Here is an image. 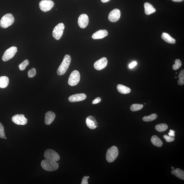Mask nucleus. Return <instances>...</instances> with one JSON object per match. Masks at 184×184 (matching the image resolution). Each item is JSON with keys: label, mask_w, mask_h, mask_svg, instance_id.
Masks as SVG:
<instances>
[{"label": "nucleus", "mask_w": 184, "mask_h": 184, "mask_svg": "<svg viewBox=\"0 0 184 184\" xmlns=\"http://www.w3.org/2000/svg\"><path fill=\"white\" fill-rule=\"evenodd\" d=\"M71 60V57L69 55H66L64 56L63 61L57 70L58 75H62L66 73L70 66Z\"/></svg>", "instance_id": "f257e3e1"}, {"label": "nucleus", "mask_w": 184, "mask_h": 184, "mask_svg": "<svg viewBox=\"0 0 184 184\" xmlns=\"http://www.w3.org/2000/svg\"><path fill=\"white\" fill-rule=\"evenodd\" d=\"M41 164L44 170L48 171L57 170L59 168L58 164L56 161L47 159L42 160Z\"/></svg>", "instance_id": "f03ea898"}, {"label": "nucleus", "mask_w": 184, "mask_h": 184, "mask_svg": "<svg viewBox=\"0 0 184 184\" xmlns=\"http://www.w3.org/2000/svg\"><path fill=\"white\" fill-rule=\"evenodd\" d=\"M14 18L13 14L11 13L6 14L3 16L0 20V25L2 28H6L13 24Z\"/></svg>", "instance_id": "7ed1b4c3"}, {"label": "nucleus", "mask_w": 184, "mask_h": 184, "mask_svg": "<svg viewBox=\"0 0 184 184\" xmlns=\"http://www.w3.org/2000/svg\"><path fill=\"white\" fill-rule=\"evenodd\" d=\"M119 154L118 148L115 146H112L110 148L106 153V159L109 163L114 162L117 158Z\"/></svg>", "instance_id": "20e7f679"}, {"label": "nucleus", "mask_w": 184, "mask_h": 184, "mask_svg": "<svg viewBox=\"0 0 184 184\" xmlns=\"http://www.w3.org/2000/svg\"><path fill=\"white\" fill-rule=\"evenodd\" d=\"M17 52V48L16 46L10 47L4 53L2 57V60L4 61H8L12 58Z\"/></svg>", "instance_id": "39448f33"}, {"label": "nucleus", "mask_w": 184, "mask_h": 184, "mask_svg": "<svg viewBox=\"0 0 184 184\" xmlns=\"http://www.w3.org/2000/svg\"><path fill=\"white\" fill-rule=\"evenodd\" d=\"M64 28L63 23H59L55 27L53 31V35L56 40H59L61 38L63 34Z\"/></svg>", "instance_id": "423d86ee"}, {"label": "nucleus", "mask_w": 184, "mask_h": 184, "mask_svg": "<svg viewBox=\"0 0 184 184\" xmlns=\"http://www.w3.org/2000/svg\"><path fill=\"white\" fill-rule=\"evenodd\" d=\"M80 75L79 71L77 70H74L71 73L68 79V84L71 86H73L78 84L79 82Z\"/></svg>", "instance_id": "0eeeda50"}, {"label": "nucleus", "mask_w": 184, "mask_h": 184, "mask_svg": "<svg viewBox=\"0 0 184 184\" xmlns=\"http://www.w3.org/2000/svg\"><path fill=\"white\" fill-rule=\"evenodd\" d=\"M44 156L46 159L57 162L60 160V156L54 150L48 149L45 151Z\"/></svg>", "instance_id": "6e6552de"}, {"label": "nucleus", "mask_w": 184, "mask_h": 184, "mask_svg": "<svg viewBox=\"0 0 184 184\" xmlns=\"http://www.w3.org/2000/svg\"><path fill=\"white\" fill-rule=\"evenodd\" d=\"M39 5L40 9L46 12L51 9L54 7V3L50 0H43L39 3Z\"/></svg>", "instance_id": "1a4fd4ad"}, {"label": "nucleus", "mask_w": 184, "mask_h": 184, "mask_svg": "<svg viewBox=\"0 0 184 184\" xmlns=\"http://www.w3.org/2000/svg\"><path fill=\"white\" fill-rule=\"evenodd\" d=\"M13 122L17 125H25L28 123L27 119L23 114H17L14 116L12 118Z\"/></svg>", "instance_id": "9d476101"}, {"label": "nucleus", "mask_w": 184, "mask_h": 184, "mask_svg": "<svg viewBox=\"0 0 184 184\" xmlns=\"http://www.w3.org/2000/svg\"><path fill=\"white\" fill-rule=\"evenodd\" d=\"M120 11L118 9H115L109 13L108 19L110 21L115 22L120 19Z\"/></svg>", "instance_id": "9b49d317"}, {"label": "nucleus", "mask_w": 184, "mask_h": 184, "mask_svg": "<svg viewBox=\"0 0 184 184\" xmlns=\"http://www.w3.org/2000/svg\"><path fill=\"white\" fill-rule=\"evenodd\" d=\"M108 63L107 59L106 57H102L94 63V67L96 70H101L106 67Z\"/></svg>", "instance_id": "f8f14e48"}, {"label": "nucleus", "mask_w": 184, "mask_h": 184, "mask_svg": "<svg viewBox=\"0 0 184 184\" xmlns=\"http://www.w3.org/2000/svg\"><path fill=\"white\" fill-rule=\"evenodd\" d=\"M89 23V18L87 14H83L79 18V25L82 28H85L87 26Z\"/></svg>", "instance_id": "ddd939ff"}, {"label": "nucleus", "mask_w": 184, "mask_h": 184, "mask_svg": "<svg viewBox=\"0 0 184 184\" xmlns=\"http://www.w3.org/2000/svg\"><path fill=\"white\" fill-rule=\"evenodd\" d=\"M86 122L87 127L91 129H96L98 127V123L96 118L93 116H88L86 119Z\"/></svg>", "instance_id": "4468645a"}, {"label": "nucleus", "mask_w": 184, "mask_h": 184, "mask_svg": "<svg viewBox=\"0 0 184 184\" xmlns=\"http://www.w3.org/2000/svg\"><path fill=\"white\" fill-rule=\"evenodd\" d=\"M86 97V95L84 94H76L69 97L68 100L71 102L81 101L85 100Z\"/></svg>", "instance_id": "2eb2a0df"}, {"label": "nucleus", "mask_w": 184, "mask_h": 184, "mask_svg": "<svg viewBox=\"0 0 184 184\" xmlns=\"http://www.w3.org/2000/svg\"><path fill=\"white\" fill-rule=\"evenodd\" d=\"M108 32L106 30H100L95 32L92 35V38L94 39H99L107 36Z\"/></svg>", "instance_id": "dca6fc26"}, {"label": "nucleus", "mask_w": 184, "mask_h": 184, "mask_svg": "<svg viewBox=\"0 0 184 184\" xmlns=\"http://www.w3.org/2000/svg\"><path fill=\"white\" fill-rule=\"evenodd\" d=\"M56 117V115L52 111L47 112L45 115V123L46 125H49L54 121Z\"/></svg>", "instance_id": "f3484780"}, {"label": "nucleus", "mask_w": 184, "mask_h": 184, "mask_svg": "<svg viewBox=\"0 0 184 184\" xmlns=\"http://www.w3.org/2000/svg\"><path fill=\"white\" fill-rule=\"evenodd\" d=\"M145 12L147 15H150L155 13L156 9L153 7V6L148 2H146L144 4Z\"/></svg>", "instance_id": "a211bd4d"}, {"label": "nucleus", "mask_w": 184, "mask_h": 184, "mask_svg": "<svg viewBox=\"0 0 184 184\" xmlns=\"http://www.w3.org/2000/svg\"><path fill=\"white\" fill-rule=\"evenodd\" d=\"M171 173L175 175L176 177L179 178L184 180V171L180 168H176L171 171Z\"/></svg>", "instance_id": "6ab92c4d"}, {"label": "nucleus", "mask_w": 184, "mask_h": 184, "mask_svg": "<svg viewBox=\"0 0 184 184\" xmlns=\"http://www.w3.org/2000/svg\"><path fill=\"white\" fill-rule=\"evenodd\" d=\"M162 39L165 42L171 44H175L176 42L175 39L172 38L168 34L163 32L162 36Z\"/></svg>", "instance_id": "aec40b11"}, {"label": "nucleus", "mask_w": 184, "mask_h": 184, "mask_svg": "<svg viewBox=\"0 0 184 184\" xmlns=\"http://www.w3.org/2000/svg\"><path fill=\"white\" fill-rule=\"evenodd\" d=\"M117 89L120 93L123 94H129L131 91L129 88L121 84H118L117 85Z\"/></svg>", "instance_id": "412c9836"}, {"label": "nucleus", "mask_w": 184, "mask_h": 184, "mask_svg": "<svg viewBox=\"0 0 184 184\" xmlns=\"http://www.w3.org/2000/svg\"><path fill=\"white\" fill-rule=\"evenodd\" d=\"M151 141L153 145L157 147H161L163 145V142L156 135L153 136L151 138Z\"/></svg>", "instance_id": "4be33fe9"}, {"label": "nucleus", "mask_w": 184, "mask_h": 184, "mask_svg": "<svg viewBox=\"0 0 184 184\" xmlns=\"http://www.w3.org/2000/svg\"><path fill=\"white\" fill-rule=\"evenodd\" d=\"M9 83V79L6 76L0 77V88H5L7 87Z\"/></svg>", "instance_id": "5701e85b"}, {"label": "nucleus", "mask_w": 184, "mask_h": 184, "mask_svg": "<svg viewBox=\"0 0 184 184\" xmlns=\"http://www.w3.org/2000/svg\"><path fill=\"white\" fill-rule=\"evenodd\" d=\"M168 128V126L165 123H160L157 124L155 127V129L157 131L161 132L165 131Z\"/></svg>", "instance_id": "b1692460"}, {"label": "nucleus", "mask_w": 184, "mask_h": 184, "mask_svg": "<svg viewBox=\"0 0 184 184\" xmlns=\"http://www.w3.org/2000/svg\"><path fill=\"white\" fill-rule=\"evenodd\" d=\"M144 105H142L134 104L130 106V109L132 112L137 111L143 108Z\"/></svg>", "instance_id": "393cba45"}, {"label": "nucleus", "mask_w": 184, "mask_h": 184, "mask_svg": "<svg viewBox=\"0 0 184 184\" xmlns=\"http://www.w3.org/2000/svg\"><path fill=\"white\" fill-rule=\"evenodd\" d=\"M158 117V116L156 114H153L149 116H145L142 118V120L144 121L150 122L155 120Z\"/></svg>", "instance_id": "a878e982"}, {"label": "nucleus", "mask_w": 184, "mask_h": 184, "mask_svg": "<svg viewBox=\"0 0 184 184\" xmlns=\"http://www.w3.org/2000/svg\"><path fill=\"white\" fill-rule=\"evenodd\" d=\"M179 80L178 81V83L180 85H182L184 84V70H182L180 71L178 76Z\"/></svg>", "instance_id": "bb28decb"}, {"label": "nucleus", "mask_w": 184, "mask_h": 184, "mask_svg": "<svg viewBox=\"0 0 184 184\" xmlns=\"http://www.w3.org/2000/svg\"><path fill=\"white\" fill-rule=\"evenodd\" d=\"M182 62L179 59H176L175 61V64L173 65V69L174 70H176L182 66Z\"/></svg>", "instance_id": "cd10ccee"}, {"label": "nucleus", "mask_w": 184, "mask_h": 184, "mask_svg": "<svg viewBox=\"0 0 184 184\" xmlns=\"http://www.w3.org/2000/svg\"><path fill=\"white\" fill-rule=\"evenodd\" d=\"M29 64V61L28 59H26V60L24 61L21 64H20L19 66L20 70L21 71L24 70L26 67L28 66Z\"/></svg>", "instance_id": "c85d7f7f"}, {"label": "nucleus", "mask_w": 184, "mask_h": 184, "mask_svg": "<svg viewBox=\"0 0 184 184\" xmlns=\"http://www.w3.org/2000/svg\"><path fill=\"white\" fill-rule=\"evenodd\" d=\"M36 74V71L35 68H32L29 70L28 72V75L29 78H33Z\"/></svg>", "instance_id": "c756f323"}, {"label": "nucleus", "mask_w": 184, "mask_h": 184, "mask_svg": "<svg viewBox=\"0 0 184 184\" xmlns=\"http://www.w3.org/2000/svg\"><path fill=\"white\" fill-rule=\"evenodd\" d=\"M0 138H5L4 127L1 122H0Z\"/></svg>", "instance_id": "7c9ffc66"}, {"label": "nucleus", "mask_w": 184, "mask_h": 184, "mask_svg": "<svg viewBox=\"0 0 184 184\" xmlns=\"http://www.w3.org/2000/svg\"><path fill=\"white\" fill-rule=\"evenodd\" d=\"M163 138H165L166 141L167 142H173L175 140L174 137L169 135L167 136V135H164L163 136Z\"/></svg>", "instance_id": "2f4dec72"}, {"label": "nucleus", "mask_w": 184, "mask_h": 184, "mask_svg": "<svg viewBox=\"0 0 184 184\" xmlns=\"http://www.w3.org/2000/svg\"><path fill=\"white\" fill-rule=\"evenodd\" d=\"M81 184H88V178L86 176H84L83 178Z\"/></svg>", "instance_id": "473e14b6"}, {"label": "nucleus", "mask_w": 184, "mask_h": 184, "mask_svg": "<svg viewBox=\"0 0 184 184\" xmlns=\"http://www.w3.org/2000/svg\"><path fill=\"white\" fill-rule=\"evenodd\" d=\"M101 101V99L100 97H98L96 98L94 100L93 102H92V103L93 104H97L100 102Z\"/></svg>", "instance_id": "72a5a7b5"}, {"label": "nucleus", "mask_w": 184, "mask_h": 184, "mask_svg": "<svg viewBox=\"0 0 184 184\" xmlns=\"http://www.w3.org/2000/svg\"><path fill=\"white\" fill-rule=\"evenodd\" d=\"M137 63L136 61H133L129 65V67L130 68H133L137 65Z\"/></svg>", "instance_id": "f704fd0d"}, {"label": "nucleus", "mask_w": 184, "mask_h": 184, "mask_svg": "<svg viewBox=\"0 0 184 184\" xmlns=\"http://www.w3.org/2000/svg\"><path fill=\"white\" fill-rule=\"evenodd\" d=\"M175 132L173 130H170V132L168 133V134L169 136L174 137L175 136Z\"/></svg>", "instance_id": "c9c22d12"}, {"label": "nucleus", "mask_w": 184, "mask_h": 184, "mask_svg": "<svg viewBox=\"0 0 184 184\" xmlns=\"http://www.w3.org/2000/svg\"><path fill=\"white\" fill-rule=\"evenodd\" d=\"M171 1H173V2H182L184 0H171Z\"/></svg>", "instance_id": "e433bc0d"}, {"label": "nucleus", "mask_w": 184, "mask_h": 184, "mask_svg": "<svg viewBox=\"0 0 184 184\" xmlns=\"http://www.w3.org/2000/svg\"><path fill=\"white\" fill-rule=\"evenodd\" d=\"M110 1V0H101V1L105 3L109 2Z\"/></svg>", "instance_id": "4c0bfd02"}, {"label": "nucleus", "mask_w": 184, "mask_h": 184, "mask_svg": "<svg viewBox=\"0 0 184 184\" xmlns=\"http://www.w3.org/2000/svg\"><path fill=\"white\" fill-rule=\"evenodd\" d=\"M171 168L172 169H174V167H171Z\"/></svg>", "instance_id": "58836bf2"}, {"label": "nucleus", "mask_w": 184, "mask_h": 184, "mask_svg": "<svg viewBox=\"0 0 184 184\" xmlns=\"http://www.w3.org/2000/svg\"><path fill=\"white\" fill-rule=\"evenodd\" d=\"M87 177V178H89V177H89V176H88V177Z\"/></svg>", "instance_id": "ea45409f"}, {"label": "nucleus", "mask_w": 184, "mask_h": 184, "mask_svg": "<svg viewBox=\"0 0 184 184\" xmlns=\"http://www.w3.org/2000/svg\"><path fill=\"white\" fill-rule=\"evenodd\" d=\"M177 78V77L176 76L175 77V78Z\"/></svg>", "instance_id": "a19ab883"}, {"label": "nucleus", "mask_w": 184, "mask_h": 184, "mask_svg": "<svg viewBox=\"0 0 184 184\" xmlns=\"http://www.w3.org/2000/svg\"><path fill=\"white\" fill-rule=\"evenodd\" d=\"M5 138L6 139H7V138Z\"/></svg>", "instance_id": "79ce46f5"}, {"label": "nucleus", "mask_w": 184, "mask_h": 184, "mask_svg": "<svg viewBox=\"0 0 184 184\" xmlns=\"http://www.w3.org/2000/svg\"><path fill=\"white\" fill-rule=\"evenodd\" d=\"M177 72H176V74H177Z\"/></svg>", "instance_id": "37998d69"}]
</instances>
